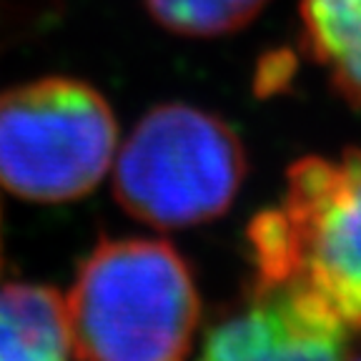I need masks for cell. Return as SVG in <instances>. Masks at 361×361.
Here are the masks:
<instances>
[{
    "label": "cell",
    "mask_w": 361,
    "mask_h": 361,
    "mask_svg": "<svg viewBox=\"0 0 361 361\" xmlns=\"http://www.w3.org/2000/svg\"><path fill=\"white\" fill-rule=\"evenodd\" d=\"M198 304L191 269L171 243L106 238L63 299L71 351L78 361H186Z\"/></svg>",
    "instance_id": "cell-1"
},
{
    "label": "cell",
    "mask_w": 361,
    "mask_h": 361,
    "mask_svg": "<svg viewBox=\"0 0 361 361\" xmlns=\"http://www.w3.org/2000/svg\"><path fill=\"white\" fill-rule=\"evenodd\" d=\"M248 246L256 293L301 288L361 326V151L299 161L281 206L251 221Z\"/></svg>",
    "instance_id": "cell-2"
},
{
    "label": "cell",
    "mask_w": 361,
    "mask_h": 361,
    "mask_svg": "<svg viewBox=\"0 0 361 361\" xmlns=\"http://www.w3.org/2000/svg\"><path fill=\"white\" fill-rule=\"evenodd\" d=\"M246 178V153L219 116L186 103L148 111L116 158L121 209L156 228H186L224 214Z\"/></svg>",
    "instance_id": "cell-3"
},
{
    "label": "cell",
    "mask_w": 361,
    "mask_h": 361,
    "mask_svg": "<svg viewBox=\"0 0 361 361\" xmlns=\"http://www.w3.org/2000/svg\"><path fill=\"white\" fill-rule=\"evenodd\" d=\"M118 126L106 98L75 78L0 93V186L35 203L85 196L108 173Z\"/></svg>",
    "instance_id": "cell-4"
},
{
    "label": "cell",
    "mask_w": 361,
    "mask_h": 361,
    "mask_svg": "<svg viewBox=\"0 0 361 361\" xmlns=\"http://www.w3.org/2000/svg\"><path fill=\"white\" fill-rule=\"evenodd\" d=\"M346 326L299 288L261 291L254 306L219 324L198 361H341Z\"/></svg>",
    "instance_id": "cell-5"
},
{
    "label": "cell",
    "mask_w": 361,
    "mask_h": 361,
    "mask_svg": "<svg viewBox=\"0 0 361 361\" xmlns=\"http://www.w3.org/2000/svg\"><path fill=\"white\" fill-rule=\"evenodd\" d=\"M66 309L58 291L0 281V361H71Z\"/></svg>",
    "instance_id": "cell-6"
},
{
    "label": "cell",
    "mask_w": 361,
    "mask_h": 361,
    "mask_svg": "<svg viewBox=\"0 0 361 361\" xmlns=\"http://www.w3.org/2000/svg\"><path fill=\"white\" fill-rule=\"evenodd\" d=\"M304 48L336 88L361 106V0H301Z\"/></svg>",
    "instance_id": "cell-7"
},
{
    "label": "cell",
    "mask_w": 361,
    "mask_h": 361,
    "mask_svg": "<svg viewBox=\"0 0 361 361\" xmlns=\"http://www.w3.org/2000/svg\"><path fill=\"white\" fill-rule=\"evenodd\" d=\"M269 0H146L158 25L186 38H216L243 28Z\"/></svg>",
    "instance_id": "cell-8"
},
{
    "label": "cell",
    "mask_w": 361,
    "mask_h": 361,
    "mask_svg": "<svg viewBox=\"0 0 361 361\" xmlns=\"http://www.w3.org/2000/svg\"><path fill=\"white\" fill-rule=\"evenodd\" d=\"M296 71V58L288 51H271L261 58L259 73H256V90L259 93H274L281 90L291 80Z\"/></svg>",
    "instance_id": "cell-9"
},
{
    "label": "cell",
    "mask_w": 361,
    "mask_h": 361,
    "mask_svg": "<svg viewBox=\"0 0 361 361\" xmlns=\"http://www.w3.org/2000/svg\"><path fill=\"white\" fill-rule=\"evenodd\" d=\"M356 361H361V359H356Z\"/></svg>",
    "instance_id": "cell-10"
}]
</instances>
